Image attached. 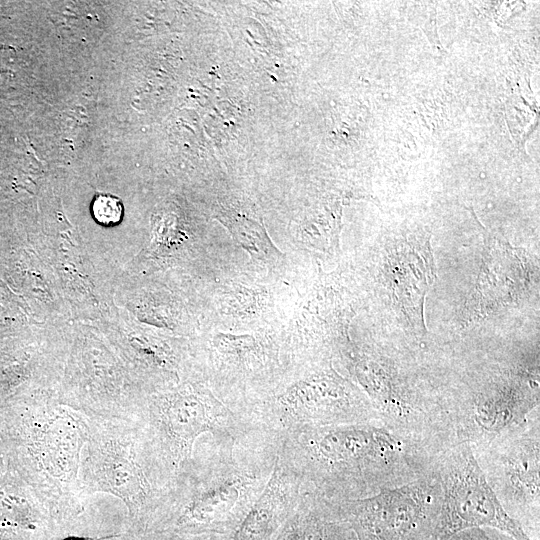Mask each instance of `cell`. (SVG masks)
<instances>
[{
    "mask_svg": "<svg viewBox=\"0 0 540 540\" xmlns=\"http://www.w3.org/2000/svg\"><path fill=\"white\" fill-rule=\"evenodd\" d=\"M95 221L105 227L119 224L123 218L124 206L120 198L107 193L96 194L91 203Z\"/></svg>",
    "mask_w": 540,
    "mask_h": 540,
    "instance_id": "obj_12",
    "label": "cell"
},
{
    "mask_svg": "<svg viewBox=\"0 0 540 540\" xmlns=\"http://www.w3.org/2000/svg\"><path fill=\"white\" fill-rule=\"evenodd\" d=\"M288 517V498L274 472L263 494L234 525L229 540H272Z\"/></svg>",
    "mask_w": 540,
    "mask_h": 540,
    "instance_id": "obj_4",
    "label": "cell"
},
{
    "mask_svg": "<svg viewBox=\"0 0 540 540\" xmlns=\"http://www.w3.org/2000/svg\"><path fill=\"white\" fill-rule=\"evenodd\" d=\"M272 540H344L336 522L317 512L288 517Z\"/></svg>",
    "mask_w": 540,
    "mask_h": 540,
    "instance_id": "obj_10",
    "label": "cell"
},
{
    "mask_svg": "<svg viewBox=\"0 0 540 540\" xmlns=\"http://www.w3.org/2000/svg\"><path fill=\"white\" fill-rule=\"evenodd\" d=\"M450 540H494L483 529L472 528L455 534Z\"/></svg>",
    "mask_w": 540,
    "mask_h": 540,
    "instance_id": "obj_13",
    "label": "cell"
},
{
    "mask_svg": "<svg viewBox=\"0 0 540 540\" xmlns=\"http://www.w3.org/2000/svg\"><path fill=\"white\" fill-rule=\"evenodd\" d=\"M315 451L330 464L389 463L400 452L391 433L373 426H343L321 432Z\"/></svg>",
    "mask_w": 540,
    "mask_h": 540,
    "instance_id": "obj_3",
    "label": "cell"
},
{
    "mask_svg": "<svg viewBox=\"0 0 540 540\" xmlns=\"http://www.w3.org/2000/svg\"><path fill=\"white\" fill-rule=\"evenodd\" d=\"M238 481H225L201 496L178 520L183 530L217 529L231 517L239 499Z\"/></svg>",
    "mask_w": 540,
    "mask_h": 540,
    "instance_id": "obj_7",
    "label": "cell"
},
{
    "mask_svg": "<svg viewBox=\"0 0 540 540\" xmlns=\"http://www.w3.org/2000/svg\"><path fill=\"white\" fill-rule=\"evenodd\" d=\"M115 535L113 536H106V537H102V538H94V537H80V536H69V537H66L64 538L63 540H107V539H110L112 537H114Z\"/></svg>",
    "mask_w": 540,
    "mask_h": 540,
    "instance_id": "obj_14",
    "label": "cell"
},
{
    "mask_svg": "<svg viewBox=\"0 0 540 540\" xmlns=\"http://www.w3.org/2000/svg\"><path fill=\"white\" fill-rule=\"evenodd\" d=\"M318 382H306L291 389L282 398L285 408L293 415L305 418L326 419L338 416L344 406L343 394L332 392Z\"/></svg>",
    "mask_w": 540,
    "mask_h": 540,
    "instance_id": "obj_8",
    "label": "cell"
},
{
    "mask_svg": "<svg viewBox=\"0 0 540 540\" xmlns=\"http://www.w3.org/2000/svg\"><path fill=\"white\" fill-rule=\"evenodd\" d=\"M441 473L435 540H450L472 528L492 527L515 540H531L521 524L503 508L469 447H462Z\"/></svg>",
    "mask_w": 540,
    "mask_h": 540,
    "instance_id": "obj_1",
    "label": "cell"
},
{
    "mask_svg": "<svg viewBox=\"0 0 540 540\" xmlns=\"http://www.w3.org/2000/svg\"><path fill=\"white\" fill-rule=\"evenodd\" d=\"M216 420V411L209 410L206 403L196 397L177 402L169 413L171 428L179 436L190 441L202 432L213 429Z\"/></svg>",
    "mask_w": 540,
    "mask_h": 540,
    "instance_id": "obj_11",
    "label": "cell"
},
{
    "mask_svg": "<svg viewBox=\"0 0 540 540\" xmlns=\"http://www.w3.org/2000/svg\"><path fill=\"white\" fill-rule=\"evenodd\" d=\"M219 220L253 258L275 261L280 257V251L269 238L263 225L257 221L233 213L223 214Z\"/></svg>",
    "mask_w": 540,
    "mask_h": 540,
    "instance_id": "obj_9",
    "label": "cell"
},
{
    "mask_svg": "<svg viewBox=\"0 0 540 540\" xmlns=\"http://www.w3.org/2000/svg\"><path fill=\"white\" fill-rule=\"evenodd\" d=\"M504 485L510 498L522 503H539V439H525L503 459Z\"/></svg>",
    "mask_w": 540,
    "mask_h": 540,
    "instance_id": "obj_6",
    "label": "cell"
},
{
    "mask_svg": "<svg viewBox=\"0 0 540 540\" xmlns=\"http://www.w3.org/2000/svg\"><path fill=\"white\" fill-rule=\"evenodd\" d=\"M438 503L419 483L384 488L343 513L358 540H435Z\"/></svg>",
    "mask_w": 540,
    "mask_h": 540,
    "instance_id": "obj_2",
    "label": "cell"
},
{
    "mask_svg": "<svg viewBox=\"0 0 540 540\" xmlns=\"http://www.w3.org/2000/svg\"><path fill=\"white\" fill-rule=\"evenodd\" d=\"M537 402L538 396H528L516 388L485 393L474 402L472 421L483 434L496 436L519 424Z\"/></svg>",
    "mask_w": 540,
    "mask_h": 540,
    "instance_id": "obj_5",
    "label": "cell"
}]
</instances>
